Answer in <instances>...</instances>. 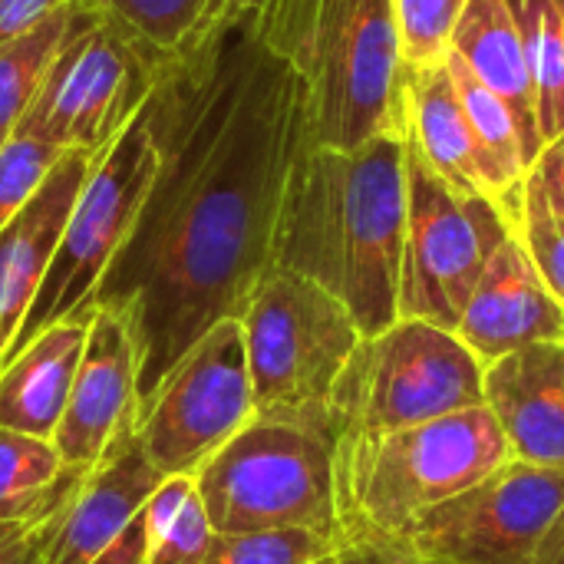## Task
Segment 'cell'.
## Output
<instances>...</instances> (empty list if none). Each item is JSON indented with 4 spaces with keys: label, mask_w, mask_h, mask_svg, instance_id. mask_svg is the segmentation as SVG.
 Returning <instances> with one entry per match:
<instances>
[{
    "label": "cell",
    "mask_w": 564,
    "mask_h": 564,
    "mask_svg": "<svg viewBox=\"0 0 564 564\" xmlns=\"http://www.w3.org/2000/svg\"><path fill=\"white\" fill-rule=\"evenodd\" d=\"M159 172L99 284L135 321L139 413L221 321H241L274 271L288 188L311 145L301 66L251 33L172 63L149 99Z\"/></svg>",
    "instance_id": "cell-1"
},
{
    "label": "cell",
    "mask_w": 564,
    "mask_h": 564,
    "mask_svg": "<svg viewBox=\"0 0 564 564\" xmlns=\"http://www.w3.org/2000/svg\"><path fill=\"white\" fill-rule=\"evenodd\" d=\"M406 241V135L357 149L307 145L278 231L274 268L327 288L364 337L400 321Z\"/></svg>",
    "instance_id": "cell-2"
},
{
    "label": "cell",
    "mask_w": 564,
    "mask_h": 564,
    "mask_svg": "<svg viewBox=\"0 0 564 564\" xmlns=\"http://www.w3.org/2000/svg\"><path fill=\"white\" fill-rule=\"evenodd\" d=\"M482 373L486 367L459 334L430 321L400 317L383 334L364 337L330 397L337 506L357 466L383 440L486 406Z\"/></svg>",
    "instance_id": "cell-3"
},
{
    "label": "cell",
    "mask_w": 564,
    "mask_h": 564,
    "mask_svg": "<svg viewBox=\"0 0 564 564\" xmlns=\"http://www.w3.org/2000/svg\"><path fill=\"white\" fill-rule=\"evenodd\" d=\"M195 489L215 535L314 529L340 539L330 420L254 416L195 473Z\"/></svg>",
    "instance_id": "cell-4"
},
{
    "label": "cell",
    "mask_w": 564,
    "mask_h": 564,
    "mask_svg": "<svg viewBox=\"0 0 564 564\" xmlns=\"http://www.w3.org/2000/svg\"><path fill=\"white\" fill-rule=\"evenodd\" d=\"M297 66L311 96V145L357 149L406 135L393 0H307Z\"/></svg>",
    "instance_id": "cell-5"
},
{
    "label": "cell",
    "mask_w": 564,
    "mask_h": 564,
    "mask_svg": "<svg viewBox=\"0 0 564 564\" xmlns=\"http://www.w3.org/2000/svg\"><path fill=\"white\" fill-rule=\"evenodd\" d=\"M241 327L258 416L330 420L334 387L364 340L344 301L304 274L274 268Z\"/></svg>",
    "instance_id": "cell-6"
},
{
    "label": "cell",
    "mask_w": 564,
    "mask_h": 564,
    "mask_svg": "<svg viewBox=\"0 0 564 564\" xmlns=\"http://www.w3.org/2000/svg\"><path fill=\"white\" fill-rule=\"evenodd\" d=\"M155 172L159 142L145 102L142 112L96 155L89 178L66 218L36 301L0 367L46 327L59 321L93 317L99 284L119 258L122 245L129 241L155 182Z\"/></svg>",
    "instance_id": "cell-7"
},
{
    "label": "cell",
    "mask_w": 564,
    "mask_h": 564,
    "mask_svg": "<svg viewBox=\"0 0 564 564\" xmlns=\"http://www.w3.org/2000/svg\"><path fill=\"white\" fill-rule=\"evenodd\" d=\"M509 459V443L489 406L403 430L370 449L347 482L340 496V535L354 529L403 532Z\"/></svg>",
    "instance_id": "cell-8"
},
{
    "label": "cell",
    "mask_w": 564,
    "mask_h": 564,
    "mask_svg": "<svg viewBox=\"0 0 564 564\" xmlns=\"http://www.w3.org/2000/svg\"><path fill=\"white\" fill-rule=\"evenodd\" d=\"M169 66L99 17L73 10L20 132L59 152L99 155L142 112Z\"/></svg>",
    "instance_id": "cell-9"
},
{
    "label": "cell",
    "mask_w": 564,
    "mask_h": 564,
    "mask_svg": "<svg viewBox=\"0 0 564 564\" xmlns=\"http://www.w3.org/2000/svg\"><path fill=\"white\" fill-rule=\"evenodd\" d=\"M512 225L496 202L446 185L406 142V241L400 317L456 330L459 317Z\"/></svg>",
    "instance_id": "cell-10"
},
{
    "label": "cell",
    "mask_w": 564,
    "mask_h": 564,
    "mask_svg": "<svg viewBox=\"0 0 564 564\" xmlns=\"http://www.w3.org/2000/svg\"><path fill=\"white\" fill-rule=\"evenodd\" d=\"M254 416L245 327L241 321H221L172 367L142 406L139 440L165 479H195Z\"/></svg>",
    "instance_id": "cell-11"
},
{
    "label": "cell",
    "mask_w": 564,
    "mask_h": 564,
    "mask_svg": "<svg viewBox=\"0 0 564 564\" xmlns=\"http://www.w3.org/2000/svg\"><path fill=\"white\" fill-rule=\"evenodd\" d=\"M564 506V473L509 459L403 535L423 564H535Z\"/></svg>",
    "instance_id": "cell-12"
},
{
    "label": "cell",
    "mask_w": 564,
    "mask_h": 564,
    "mask_svg": "<svg viewBox=\"0 0 564 564\" xmlns=\"http://www.w3.org/2000/svg\"><path fill=\"white\" fill-rule=\"evenodd\" d=\"M139 367L142 350L132 314L99 304L89 317L86 350L53 436L69 469L93 473L112 440L139 423Z\"/></svg>",
    "instance_id": "cell-13"
},
{
    "label": "cell",
    "mask_w": 564,
    "mask_h": 564,
    "mask_svg": "<svg viewBox=\"0 0 564 564\" xmlns=\"http://www.w3.org/2000/svg\"><path fill=\"white\" fill-rule=\"evenodd\" d=\"M456 334L482 367L532 344H564V307L516 235L496 248Z\"/></svg>",
    "instance_id": "cell-14"
},
{
    "label": "cell",
    "mask_w": 564,
    "mask_h": 564,
    "mask_svg": "<svg viewBox=\"0 0 564 564\" xmlns=\"http://www.w3.org/2000/svg\"><path fill=\"white\" fill-rule=\"evenodd\" d=\"M165 476L149 463L139 423L126 426L99 466L86 473L69 509L63 512L53 539L50 564H93L145 509V502L159 492Z\"/></svg>",
    "instance_id": "cell-15"
},
{
    "label": "cell",
    "mask_w": 564,
    "mask_h": 564,
    "mask_svg": "<svg viewBox=\"0 0 564 564\" xmlns=\"http://www.w3.org/2000/svg\"><path fill=\"white\" fill-rule=\"evenodd\" d=\"M482 390L509 456L564 473V344H532L499 357L486 367Z\"/></svg>",
    "instance_id": "cell-16"
},
{
    "label": "cell",
    "mask_w": 564,
    "mask_h": 564,
    "mask_svg": "<svg viewBox=\"0 0 564 564\" xmlns=\"http://www.w3.org/2000/svg\"><path fill=\"white\" fill-rule=\"evenodd\" d=\"M93 152H63L40 192L0 231V360L13 347L46 278L66 218L89 178Z\"/></svg>",
    "instance_id": "cell-17"
},
{
    "label": "cell",
    "mask_w": 564,
    "mask_h": 564,
    "mask_svg": "<svg viewBox=\"0 0 564 564\" xmlns=\"http://www.w3.org/2000/svg\"><path fill=\"white\" fill-rule=\"evenodd\" d=\"M403 132L446 185L463 195H482L492 202L482 155L446 59L433 66H406Z\"/></svg>",
    "instance_id": "cell-18"
},
{
    "label": "cell",
    "mask_w": 564,
    "mask_h": 564,
    "mask_svg": "<svg viewBox=\"0 0 564 564\" xmlns=\"http://www.w3.org/2000/svg\"><path fill=\"white\" fill-rule=\"evenodd\" d=\"M89 321H59L0 367V430L53 440L86 350Z\"/></svg>",
    "instance_id": "cell-19"
},
{
    "label": "cell",
    "mask_w": 564,
    "mask_h": 564,
    "mask_svg": "<svg viewBox=\"0 0 564 564\" xmlns=\"http://www.w3.org/2000/svg\"><path fill=\"white\" fill-rule=\"evenodd\" d=\"M449 53H456L482 86L506 99V106L519 119L529 159L535 162L542 152V132L535 116V89L525 40L512 0H469L456 23Z\"/></svg>",
    "instance_id": "cell-20"
},
{
    "label": "cell",
    "mask_w": 564,
    "mask_h": 564,
    "mask_svg": "<svg viewBox=\"0 0 564 564\" xmlns=\"http://www.w3.org/2000/svg\"><path fill=\"white\" fill-rule=\"evenodd\" d=\"M83 479L86 473L69 469L53 440L0 430V525L66 509Z\"/></svg>",
    "instance_id": "cell-21"
},
{
    "label": "cell",
    "mask_w": 564,
    "mask_h": 564,
    "mask_svg": "<svg viewBox=\"0 0 564 564\" xmlns=\"http://www.w3.org/2000/svg\"><path fill=\"white\" fill-rule=\"evenodd\" d=\"M208 0H73L69 7L126 33L162 63L182 59Z\"/></svg>",
    "instance_id": "cell-22"
},
{
    "label": "cell",
    "mask_w": 564,
    "mask_h": 564,
    "mask_svg": "<svg viewBox=\"0 0 564 564\" xmlns=\"http://www.w3.org/2000/svg\"><path fill=\"white\" fill-rule=\"evenodd\" d=\"M145 564H205L215 529L192 476H175L159 486L145 506Z\"/></svg>",
    "instance_id": "cell-23"
},
{
    "label": "cell",
    "mask_w": 564,
    "mask_h": 564,
    "mask_svg": "<svg viewBox=\"0 0 564 564\" xmlns=\"http://www.w3.org/2000/svg\"><path fill=\"white\" fill-rule=\"evenodd\" d=\"M525 40L542 145L564 132V20L555 0H512Z\"/></svg>",
    "instance_id": "cell-24"
},
{
    "label": "cell",
    "mask_w": 564,
    "mask_h": 564,
    "mask_svg": "<svg viewBox=\"0 0 564 564\" xmlns=\"http://www.w3.org/2000/svg\"><path fill=\"white\" fill-rule=\"evenodd\" d=\"M231 33H251L281 56L294 59L301 43V0H208L202 23L182 56L202 53Z\"/></svg>",
    "instance_id": "cell-25"
},
{
    "label": "cell",
    "mask_w": 564,
    "mask_h": 564,
    "mask_svg": "<svg viewBox=\"0 0 564 564\" xmlns=\"http://www.w3.org/2000/svg\"><path fill=\"white\" fill-rule=\"evenodd\" d=\"M69 7L40 30L0 46V149L20 132V122L40 89V79L69 26Z\"/></svg>",
    "instance_id": "cell-26"
},
{
    "label": "cell",
    "mask_w": 564,
    "mask_h": 564,
    "mask_svg": "<svg viewBox=\"0 0 564 564\" xmlns=\"http://www.w3.org/2000/svg\"><path fill=\"white\" fill-rule=\"evenodd\" d=\"M337 545V535L314 529H264L215 535L205 564H317Z\"/></svg>",
    "instance_id": "cell-27"
},
{
    "label": "cell",
    "mask_w": 564,
    "mask_h": 564,
    "mask_svg": "<svg viewBox=\"0 0 564 564\" xmlns=\"http://www.w3.org/2000/svg\"><path fill=\"white\" fill-rule=\"evenodd\" d=\"M466 3L469 0H393L403 66L443 63Z\"/></svg>",
    "instance_id": "cell-28"
},
{
    "label": "cell",
    "mask_w": 564,
    "mask_h": 564,
    "mask_svg": "<svg viewBox=\"0 0 564 564\" xmlns=\"http://www.w3.org/2000/svg\"><path fill=\"white\" fill-rule=\"evenodd\" d=\"M63 159L59 149L17 132L0 149V231L17 218V212L40 192L53 165Z\"/></svg>",
    "instance_id": "cell-29"
},
{
    "label": "cell",
    "mask_w": 564,
    "mask_h": 564,
    "mask_svg": "<svg viewBox=\"0 0 564 564\" xmlns=\"http://www.w3.org/2000/svg\"><path fill=\"white\" fill-rule=\"evenodd\" d=\"M512 235L529 251L535 271L564 307V212L542 208L535 202H522L519 221Z\"/></svg>",
    "instance_id": "cell-30"
},
{
    "label": "cell",
    "mask_w": 564,
    "mask_h": 564,
    "mask_svg": "<svg viewBox=\"0 0 564 564\" xmlns=\"http://www.w3.org/2000/svg\"><path fill=\"white\" fill-rule=\"evenodd\" d=\"M317 564H423L403 532L354 529L337 539V545Z\"/></svg>",
    "instance_id": "cell-31"
},
{
    "label": "cell",
    "mask_w": 564,
    "mask_h": 564,
    "mask_svg": "<svg viewBox=\"0 0 564 564\" xmlns=\"http://www.w3.org/2000/svg\"><path fill=\"white\" fill-rule=\"evenodd\" d=\"M69 509V506H66ZM50 512L36 522L20 525H0V564H50V539L63 519V512Z\"/></svg>",
    "instance_id": "cell-32"
},
{
    "label": "cell",
    "mask_w": 564,
    "mask_h": 564,
    "mask_svg": "<svg viewBox=\"0 0 564 564\" xmlns=\"http://www.w3.org/2000/svg\"><path fill=\"white\" fill-rule=\"evenodd\" d=\"M522 202H535L542 208L564 212V132L542 145L539 159L529 169Z\"/></svg>",
    "instance_id": "cell-33"
},
{
    "label": "cell",
    "mask_w": 564,
    "mask_h": 564,
    "mask_svg": "<svg viewBox=\"0 0 564 564\" xmlns=\"http://www.w3.org/2000/svg\"><path fill=\"white\" fill-rule=\"evenodd\" d=\"M73 0H0V46L40 30Z\"/></svg>",
    "instance_id": "cell-34"
},
{
    "label": "cell",
    "mask_w": 564,
    "mask_h": 564,
    "mask_svg": "<svg viewBox=\"0 0 564 564\" xmlns=\"http://www.w3.org/2000/svg\"><path fill=\"white\" fill-rule=\"evenodd\" d=\"M145 558H149V532H145V509H142L132 519V525L93 564H145Z\"/></svg>",
    "instance_id": "cell-35"
},
{
    "label": "cell",
    "mask_w": 564,
    "mask_h": 564,
    "mask_svg": "<svg viewBox=\"0 0 564 564\" xmlns=\"http://www.w3.org/2000/svg\"><path fill=\"white\" fill-rule=\"evenodd\" d=\"M535 564H564V506L562 512L555 516L552 529L545 532L542 545H539V558Z\"/></svg>",
    "instance_id": "cell-36"
},
{
    "label": "cell",
    "mask_w": 564,
    "mask_h": 564,
    "mask_svg": "<svg viewBox=\"0 0 564 564\" xmlns=\"http://www.w3.org/2000/svg\"><path fill=\"white\" fill-rule=\"evenodd\" d=\"M555 7H558V13H562V20H564V0H555Z\"/></svg>",
    "instance_id": "cell-37"
}]
</instances>
